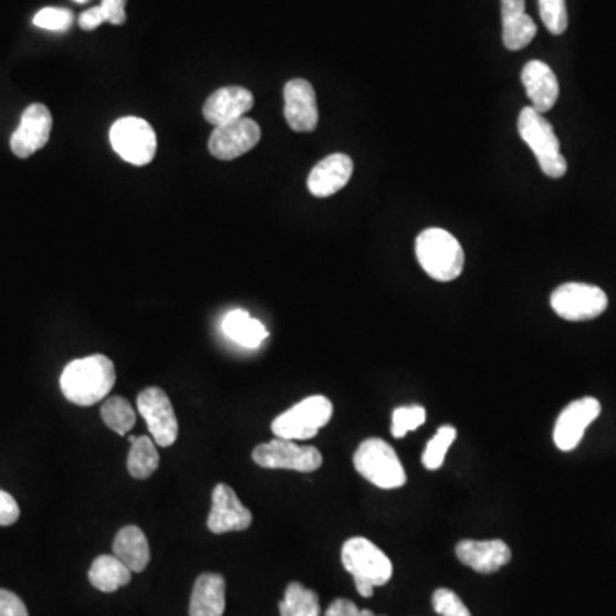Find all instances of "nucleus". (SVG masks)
<instances>
[{"label":"nucleus","mask_w":616,"mask_h":616,"mask_svg":"<svg viewBox=\"0 0 616 616\" xmlns=\"http://www.w3.org/2000/svg\"><path fill=\"white\" fill-rule=\"evenodd\" d=\"M0 616H30L27 605L18 594L0 589Z\"/></svg>","instance_id":"33"},{"label":"nucleus","mask_w":616,"mask_h":616,"mask_svg":"<svg viewBox=\"0 0 616 616\" xmlns=\"http://www.w3.org/2000/svg\"><path fill=\"white\" fill-rule=\"evenodd\" d=\"M456 556L478 574H493L511 562L512 553L502 540H464L456 546Z\"/></svg>","instance_id":"16"},{"label":"nucleus","mask_w":616,"mask_h":616,"mask_svg":"<svg viewBox=\"0 0 616 616\" xmlns=\"http://www.w3.org/2000/svg\"><path fill=\"white\" fill-rule=\"evenodd\" d=\"M252 524V512L240 502L233 488L228 484H216L212 490L211 512L208 515V530L215 534L230 531H246Z\"/></svg>","instance_id":"14"},{"label":"nucleus","mask_w":616,"mask_h":616,"mask_svg":"<svg viewBox=\"0 0 616 616\" xmlns=\"http://www.w3.org/2000/svg\"><path fill=\"white\" fill-rule=\"evenodd\" d=\"M333 403L325 396L305 397L299 405L278 416L271 430L278 439L309 440L314 439L321 428L333 418Z\"/></svg>","instance_id":"6"},{"label":"nucleus","mask_w":616,"mask_h":616,"mask_svg":"<svg viewBox=\"0 0 616 616\" xmlns=\"http://www.w3.org/2000/svg\"><path fill=\"white\" fill-rule=\"evenodd\" d=\"M431 605L435 613L440 616H471L468 606L462 603L461 597L450 589H437L431 596Z\"/></svg>","instance_id":"31"},{"label":"nucleus","mask_w":616,"mask_h":616,"mask_svg":"<svg viewBox=\"0 0 616 616\" xmlns=\"http://www.w3.org/2000/svg\"><path fill=\"white\" fill-rule=\"evenodd\" d=\"M602 415V405L594 397H583L571 403L564 411L560 413L558 420L553 430L555 446L564 452L574 450L583 440L587 427Z\"/></svg>","instance_id":"12"},{"label":"nucleus","mask_w":616,"mask_h":616,"mask_svg":"<svg viewBox=\"0 0 616 616\" xmlns=\"http://www.w3.org/2000/svg\"><path fill=\"white\" fill-rule=\"evenodd\" d=\"M518 130L521 139L536 156L540 168L546 177L562 178L567 174V159L560 152V140L553 125L533 106H525L519 115Z\"/></svg>","instance_id":"4"},{"label":"nucleus","mask_w":616,"mask_h":616,"mask_svg":"<svg viewBox=\"0 0 616 616\" xmlns=\"http://www.w3.org/2000/svg\"><path fill=\"white\" fill-rule=\"evenodd\" d=\"M416 258L428 276L440 283L458 280L464 269V250L455 234L428 228L416 239Z\"/></svg>","instance_id":"2"},{"label":"nucleus","mask_w":616,"mask_h":616,"mask_svg":"<svg viewBox=\"0 0 616 616\" xmlns=\"http://www.w3.org/2000/svg\"><path fill=\"white\" fill-rule=\"evenodd\" d=\"M456 437H458V430H456L452 425H446V427L439 428L437 434L431 437L430 442L427 443V447H425V468L430 469V471L442 468L443 461H446L447 450L455 443Z\"/></svg>","instance_id":"28"},{"label":"nucleus","mask_w":616,"mask_h":616,"mask_svg":"<svg viewBox=\"0 0 616 616\" xmlns=\"http://www.w3.org/2000/svg\"><path fill=\"white\" fill-rule=\"evenodd\" d=\"M125 6H127V0H102L100 8H102L106 23L115 24V27L124 24L127 21Z\"/></svg>","instance_id":"34"},{"label":"nucleus","mask_w":616,"mask_h":616,"mask_svg":"<svg viewBox=\"0 0 616 616\" xmlns=\"http://www.w3.org/2000/svg\"><path fill=\"white\" fill-rule=\"evenodd\" d=\"M74 2H77V4H86L90 0H74Z\"/></svg>","instance_id":"38"},{"label":"nucleus","mask_w":616,"mask_h":616,"mask_svg":"<svg viewBox=\"0 0 616 616\" xmlns=\"http://www.w3.org/2000/svg\"><path fill=\"white\" fill-rule=\"evenodd\" d=\"M130 450L127 458V469L129 474L136 480H146L152 477L159 466V455L156 450L155 440L149 439L148 435L129 437Z\"/></svg>","instance_id":"25"},{"label":"nucleus","mask_w":616,"mask_h":616,"mask_svg":"<svg viewBox=\"0 0 616 616\" xmlns=\"http://www.w3.org/2000/svg\"><path fill=\"white\" fill-rule=\"evenodd\" d=\"M20 505L11 493L0 490V525H12L20 519Z\"/></svg>","instance_id":"35"},{"label":"nucleus","mask_w":616,"mask_h":616,"mask_svg":"<svg viewBox=\"0 0 616 616\" xmlns=\"http://www.w3.org/2000/svg\"><path fill=\"white\" fill-rule=\"evenodd\" d=\"M102 418L106 427L118 435H127L136 425V411L125 397L112 396L102 406Z\"/></svg>","instance_id":"27"},{"label":"nucleus","mask_w":616,"mask_h":616,"mask_svg":"<svg viewBox=\"0 0 616 616\" xmlns=\"http://www.w3.org/2000/svg\"><path fill=\"white\" fill-rule=\"evenodd\" d=\"M111 143L121 158L136 167L149 165L158 148L155 129L139 117L118 118L112 125Z\"/></svg>","instance_id":"7"},{"label":"nucleus","mask_w":616,"mask_h":616,"mask_svg":"<svg viewBox=\"0 0 616 616\" xmlns=\"http://www.w3.org/2000/svg\"><path fill=\"white\" fill-rule=\"evenodd\" d=\"M541 21L552 34H564L568 28L567 4L565 0H537Z\"/></svg>","instance_id":"30"},{"label":"nucleus","mask_w":616,"mask_h":616,"mask_svg":"<svg viewBox=\"0 0 616 616\" xmlns=\"http://www.w3.org/2000/svg\"><path fill=\"white\" fill-rule=\"evenodd\" d=\"M137 409L148 424L156 446L170 447L177 442L178 421L170 397L159 387H148L137 396Z\"/></svg>","instance_id":"10"},{"label":"nucleus","mask_w":616,"mask_h":616,"mask_svg":"<svg viewBox=\"0 0 616 616\" xmlns=\"http://www.w3.org/2000/svg\"><path fill=\"white\" fill-rule=\"evenodd\" d=\"M223 331L234 343L242 344L246 348H258L262 341L269 336L264 324L258 319H252L249 312L233 311L223 319Z\"/></svg>","instance_id":"24"},{"label":"nucleus","mask_w":616,"mask_h":616,"mask_svg":"<svg viewBox=\"0 0 616 616\" xmlns=\"http://www.w3.org/2000/svg\"><path fill=\"white\" fill-rule=\"evenodd\" d=\"M324 616H377L370 609H359L355 603L349 599H336L333 605L327 608Z\"/></svg>","instance_id":"36"},{"label":"nucleus","mask_w":616,"mask_h":616,"mask_svg":"<svg viewBox=\"0 0 616 616\" xmlns=\"http://www.w3.org/2000/svg\"><path fill=\"white\" fill-rule=\"evenodd\" d=\"M114 555L121 560L133 574H139L148 567L152 552L148 540L137 525H125L114 540Z\"/></svg>","instance_id":"22"},{"label":"nucleus","mask_w":616,"mask_h":616,"mask_svg":"<svg viewBox=\"0 0 616 616\" xmlns=\"http://www.w3.org/2000/svg\"><path fill=\"white\" fill-rule=\"evenodd\" d=\"M253 106V95L242 86L221 87L209 96L202 115L209 124L225 125L246 117Z\"/></svg>","instance_id":"17"},{"label":"nucleus","mask_w":616,"mask_h":616,"mask_svg":"<svg viewBox=\"0 0 616 616\" xmlns=\"http://www.w3.org/2000/svg\"><path fill=\"white\" fill-rule=\"evenodd\" d=\"M521 81L537 114L552 111L558 100L560 86L555 72L549 64L541 61L528 62L522 69Z\"/></svg>","instance_id":"19"},{"label":"nucleus","mask_w":616,"mask_h":616,"mask_svg":"<svg viewBox=\"0 0 616 616\" xmlns=\"http://www.w3.org/2000/svg\"><path fill=\"white\" fill-rule=\"evenodd\" d=\"M425 420H427V409L424 406H401L394 409L390 434L396 439H403L409 431L420 428Z\"/></svg>","instance_id":"29"},{"label":"nucleus","mask_w":616,"mask_h":616,"mask_svg":"<svg viewBox=\"0 0 616 616\" xmlns=\"http://www.w3.org/2000/svg\"><path fill=\"white\" fill-rule=\"evenodd\" d=\"M261 140V127L252 118H240L218 125L209 137V152L215 158L231 161L249 153Z\"/></svg>","instance_id":"11"},{"label":"nucleus","mask_w":616,"mask_h":616,"mask_svg":"<svg viewBox=\"0 0 616 616\" xmlns=\"http://www.w3.org/2000/svg\"><path fill=\"white\" fill-rule=\"evenodd\" d=\"M550 303L555 314L565 321H593L608 309V296L594 284L565 283L552 293Z\"/></svg>","instance_id":"8"},{"label":"nucleus","mask_w":616,"mask_h":616,"mask_svg":"<svg viewBox=\"0 0 616 616\" xmlns=\"http://www.w3.org/2000/svg\"><path fill=\"white\" fill-rule=\"evenodd\" d=\"M353 464L365 480L383 490H396L405 487L406 471L397 458L396 450L386 440L367 439L359 443L353 456Z\"/></svg>","instance_id":"5"},{"label":"nucleus","mask_w":616,"mask_h":616,"mask_svg":"<svg viewBox=\"0 0 616 616\" xmlns=\"http://www.w3.org/2000/svg\"><path fill=\"white\" fill-rule=\"evenodd\" d=\"M90 583L102 593H115L127 586L133 578V572L122 564L115 555H100L90 568Z\"/></svg>","instance_id":"23"},{"label":"nucleus","mask_w":616,"mask_h":616,"mask_svg":"<svg viewBox=\"0 0 616 616\" xmlns=\"http://www.w3.org/2000/svg\"><path fill=\"white\" fill-rule=\"evenodd\" d=\"M281 616H321L317 593L300 583L288 584L284 599L280 603Z\"/></svg>","instance_id":"26"},{"label":"nucleus","mask_w":616,"mask_h":616,"mask_svg":"<svg viewBox=\"0 0 616 616\" xmlns=\"http://www.w3.org/2000/svg\"><path fill=\"white\" fill-rule=\"evenodd\" d=\"M106 23L105 15H103L102 8L96 6V8L87 9L81 14L80 27L84 31H95L96 28L102 27Z\"/></svg>","instance_id":"37"},{"label":"nucleus","mask_w":616,"mask_h":616,"mask_svg":"<svg viewBox=\"0 0 616 616\" xmlns=\"http://www.w3.org/2000/svg\"><path fill=\"white\" fill-rule=\"evenodd\" d=\"M52 114L42 103L28 106L21 117L20 127L11 137V149L18 158H30L49 143L52 134Z\"/></svg>","instance_id":"13"},{"label":"nucleus","mask_w":616,"mask_h":616,"mask_svg":"<svg viewBox=\"0 0 616 616\" xmlns=\"http://www.w3.org/2000/svg\"><path fill=\"white\" fill-rule=\"evenodd\" d=\"M74 21V14L69 9L62 8H45L36 12L33 18L34 27L42 28L49 31H65L71 28Z\"/></svg>","instance_id":"32"},{"label":"nucleus","mask_w":616,"mask_h":616,"mask_svg":"<svg viewBox=\"0 0 616 616\" xmlns=\"http://www.w3.org/2000/svg\"><path fill=\"white\" fill-rule=\"evenodd\" d=\"M227 583L223 575L202 574L194 584L190 596V616H223L227 608Z\"/></svg>","instance_id":"21"},{"label":"nucleus","mask_w":616,"mask_h":616,"mask_svg":"<svg viewBox=\"0 0 616 616\" xmlns=\"http://www.w3.org/2000/svg\"><path fill=\"white\" fill-rule=\"evenodd\" d=\"M343 565L355 581L359 596L372 597L374 589L386 586L393 577V562L389 556L367 537H352L341 550Z\"/></svg>","instance_id":"3"},{"label":"nucleus","mask_w":616,"mask_h":616,"mask_svg":"<svg viewBox=\"0 0 616 616\" xmlns=\"http://www.w3.org/2000/svg\"><path fill=\"white\" fill-rule=\"evenodd\" d=\"M284 118L295 133L317 129V96L309 81L292 80L284 84Z\"/></svg>","instance_id":"15"},{"label":"nucleus","mask_w":616,"mask_h":616,"mask_svg":"<svg viewBox=\"0 0 616 616\" xmlns=\"http://www.w3.org/2000/svg\"><path fill=\"white\" fill-rule=\"evenodd\" d=\"M117 380L114 362L105 355L74 359L61 375V389L67 401L93 406L103 401Z\"/></svg>","instance_id":"1"},{"label":"nucleus","mask_w":616,"mask_h":616,"mask_svg":"<svg viewBox=\"0 0 616 616\" xmlns=\"http://www.w3.org/2000/svg\"><path fill=\"white\" fill-rule=\"evenodd\" d=\"M255 464L265 469H292L299 473H314L322 466L321 450L299 446L295 440L274 439L261 443L252 452Z\"/></svg>","instance_id":"9"},{"label":"nucleus","mask_w":616,"mask_h":616,"mask_svg":"<svg viewBox=\"0 0 616 616\" xmlns=\"http://www.w3.org/2000/svg\"><path fill=\"white\" fill-rule=\"evenodd\" d=\"M353 175V159L344 153H334L312 168L306 186L312 196L330 197L346 187Z\"/></svg>","instance_id":"18"},{"label":"nucleus","mask_w":616,"mask_h":616,"mask_svg":"<svg viewBox=\"0 0 616 616\" xmlns=\"http://www.w3.org/2000/svg\"><path fill=\"white\" fill-rule=\"evenodd\" d=\"M536 23L525 14V0H502V40L507 50L518 52L533 42Z\"/></svg>","instance_id":"20"}]
</instances>
